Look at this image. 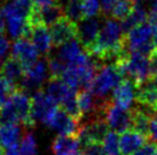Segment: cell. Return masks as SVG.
I'll return each instance as SVG.
<instances>
[{
    "mask_svg": "<svg viewBox=\"0 0 157 155\" xmlns=\"http://www.w3.org/2000/svg\"><path fill=\"white\" fill-rule=\"evenodd\" d=\"M99 1L101 4V7H102V15L105 18H109L113 6L116 5L118 0H99Z\"/></svg>",
    "mask_w": 157,
    "mask_h": 155,
    "instance_id": "34",
    "label": "cell"
},
{
    "mask_svg": "<svg viewBox=\"0 0 157 155\" xmlns=\"http://www.w3.org/2000/svg\"><path fill=\"white\" fill-rule=\"evenodd\" d=\"M154 43H155V48L157 50V31H154Z\"/></svg>",
    "mask_w": 157,
    "mask_h": 155,
    "instance_id": "42",
    "label": "cell"
},
{
    "mask_svg": "<svg viewBox=\"0 0 157 155\" xmlns=\"http://www.w3.org/2000/svg\"><path fill=\"white\" fill-rule=\"evenodd\" d=\"M102 24L103 22L100 16L83 18L82 21L77 23V39L87 54L91 52L99 38Z\"/></svg>",
    "mask_w": 157,
    "mask_h": 155,
    "instance_id": "7",
    "label": "cell"
},
{
    "mask_svg": "<svg viewBox=\"0 0 157 155\" xmlns=\"http://www.w3.org/2000/svg\"><path fill=\"white\" fill-rule=\"evenodd\" d=\"M54 1H55V2H56V4L59 5L60 7H62V8L64 9L67 7V5L69 4L70 0H54Z\"/></svg>",
    "mask_w": 157,
    "mask_h": 155,
    "instance_id": "40",
    "label": "cell"
},
{
    "mask_svg": "<svg viewBox=\"0 0 157 155\" xmlns=\"http://www.w3.org/2000/svg\"><path fill=\"white\" fill-rule=\"evenodd\" d=\"M109 131V127L103 117H92L80 122L77 138L82 142V146L87 142H102Z\"/></svg>",
    "mask_w": 157,
    "mask_h": 155,
    "instance_id": "6",
    "label": "cell"
},
{
    "mask_svg": "<svg viewBox=\"0 0 157 155\" xmlns=\"http://www.w3.org/2000/svg\"><path fill=\"white\" fill-rule=\"evenodd\" d=\"M0 155H5V151H4V148L0 146Z\"/></svg>",
    "mask_w": 157,
    "mask_h": 155,
    "instance_id": "44",
    "label": "cell"
},
{
    "mask_svg": "<svg viewBox=\"0 0 157 155\" xmlns=\"http://www.w3.org/2000/svg\"><path fill=\"white\" fill-rule=\"evenodd\" d=\"M49 79V70H48V60L40 58L35 64L24 70V75L21 81V87L25 91H37L41 90V87L46 85Z\"/></svg>",
    "mask_w": 157,
    "mask_h": 155,
    "instance_id": "3",
    "label": "cell"
},
{
    "mask_svg": "<svg viewBox=\"0 0 157 155\" xmlns=\"http://www.w3.org/2000/svg\"><path fill=\"white\" fill-rule=\"evenodd\" d=\"M149 18V13L146 9L141 6V5H136L135 6L133 13L124 21L121 22V25H122L123 32L124 34H127L131 30H133L136 26L144 24L146 22H148L147 20Z\"/></svg>",
    "mask_w": 157,
    "mask_h": 155,
    "instance_id": "23",
    "label": "cell"
},
{
    "mask_svg": "<svg viewBox=\"0 0 157 155\" xmlns=\"http://www.w3.org/2000/svg\"><path fill=\"white\" fill-rule=\"evenodd\" d=\"M125 45L131 52H139L150 57L156 52L154 43V29L149 22L134 27L125 34Z\"/></svg>",
    "mask_w": 157,
    "mask_h": 155,
    "instance_id": "1",
    "label": "cell"
},
{
    "mask_svg": "<svg viewBox=\"0 0 157 155\" xmlns=\"http://www.w3.org/2000/svg\"><path fill=\"white\" fill-rule=\"evenodd\" d=\"M22 130L18 124H0V146L2 148L18 146Z\"/></svg>",
    "mask_w": 157,
    "mask_h": 155,
    "instance_id": "22",
    "label": "cell"
},
{
    "mask_svg": "<svg viewBox=\"0 0 157 155\" xmlns=\"http://www.w3.org/2000/svg\"><path fill=\"white\" fill-rule=\"evenodd\" d=\"M135 6L136 5L133 2V0H118L111 10L110 18L121 22L124 21L133 13Z\"/></svg>",
    "mask_w": 157,
    "mask_h": 155,
    "instance_id": "24",
    "label": "cell"
},
{
    "mask_svg": "<svg viewBox=\"0 0 157 155\" xmlns=\"http://www.w3.org/2000/svg\"><path fill=\"white\" fill-rule=\"evenodd\" d=\"M9 48H10V43L9 40L4 34H0V65L2 64L1 62L5 60L7 57V54L9 52Z\"/></svg>",
    "mask_w": 157,
    "mask_h": 155,
    "instance_id": "33",
    "label": "cell"
},
{
    "mask_svg": "<svg viewBox=\"0 0 157 155\" xmlns=\"http://www.w3.org/2000/svg\"><path fill=\"white\" fill-rule=\"evenodd\" d=\"M39 50L31 42L30 39L23 38L14 41L10 56L20 60L21 64L24 66V70L28 69L32 64H35L37 60H39Z\"/></svg>",
    "mask_w": 157,
    "mask_h": 155,
    "instance_id": "10",
    "label": "cell"
},
{
    "mask_svg": "<svg viewBox=\"0 0 157 155\" xmlns=\"http://www.w3.org/2000/svg\"><path fill=\"white\" fill-rule=\"evenodd\" d=\"M16 88H14L12 85H9L8 82L5 80L4 78L0 77V108L6 104V102L8 100L12 92Z\"/></svg>",
    "mask_w": 157,
    "mask_h": 155,
    "instance_id": "32",
    "label": "cell"
},
{
    "mask_svg": "<svg viewBox=\"0 0 157 155\" xmlns=\"http://www.w3.org/2000/svg\"><path fill=\"white\" fill-rule=\"evenodd\" d=\"M49 30L54 47L60 48L70 40L77 38V24L69 21L66 16L54 24Z\"/></svg>",
    "mask_w": 157,
    "mask_h": 155,
    "instance_id": "12",
    "label": "cell"
},
{
    "mask_svg": "<svg viewBox=\"0 0 157 155\" xmlns=\"http://www.w3.org/2000/svg\"><path fill=\"white\" fill-rule=\"evenodd\" d=\"M150 138L153 142H157V117H153L150 123Z\"/></svg>",
    "mask_w": 157,
    "mask_h": 155,
    "instance_id": "36",
    "label": "cell"
},
{
    "mask_svg": "<svg viewBox=\"0 0 157 155\" xmlns=\"http://www.w3.org/2000/svg\"><path fill=\"white\" fill-rule=\"evenodd\" d=\"M5 20L9 18H30L31 14L35 9V0H9L1 7Z\"/></svg>",
    "mask_w": 157,
    "mask_h": 155,
    "instance_id": "14",
    "label": "cell"
},
{
    "mask_svg": "<svg viewBox=\"0 0 157 155\" xmlns=\"http://www.w3.org/2000/svg\"><path fill=\"white\" fill-rule=\"evenodd\" d=\"M150 59H151L154 64V79L157 82V50L150 56Z\"/></svg>",
    "mask_w": 157,
    "mask_h": 155,
    "instance_id": "37",
    "label": "cell"
},
{
    "mask_svg": "<svg viewBox=\"0 0 157 155\" xmlns=\"http://www.w3.org/2000/svg\"><path fill=\"white\" fill-rule=\"evenodd\" d=\"M136 98V83L131 79L124 78L123 81L113 91L111 100L125 110H131Z\"/></svg>",
    "mask_w": 157,
    "mask_h": 155,
    "instance_id": "11",
    "label": "cell"
},
{
    "mask_svg": "<svg viewBox=\"0 0 157 155\" xmlns=\"http://www.w3.org/2000/svg\"><path fill=\"white\" fill-rule=\"evenodd\" d=\"M61 108L69 114L71 117H74L75 120H77L80 123V121L83 119L82 112L79 110L78 100H77V94H75V91H72L68 97H67L61 104H60Z\"/></svg>",
    "mask_w": 157,
    "mask_h": 155,
    "instance_id": "25",
    "label": "cell"
},
{
    "mask_svg": "<svg viewBox=\"0 0 157 155\" xmlns=\"http://www.w3.org/2000/svg\"><path fill=\"white\" fill-rule=\"evenodd\" d=\"M20 152H21V155H37L38 142L32 132L24 134L20 144Z\"/></svg>",
    "mask_w": 157,
    "mask_h": 155,
    "instance_id": "27",
    "label": "cell"
},
{
    "mask_svg": "<svg viewBox=\"0 0 157 155\" xmlns=\"http://www.w3.org/2000/svg\"><path fill=\"white\" fill-rule=\"evenodd\" d=\"M46 125L49 129L57 131L59 135L66 136H77L80 128V123L78 121L71 117L62 108H57V111L49 119Z\"/></svg>",
    "mask_w": 157,
    "mask_h": 155,
    "instance_id": "9",
    "label": "cell"
},
{
    "mask_svg": "<svg viewBox=\"0 0 157 155\" xmlns=\"http://www.w3.org/2000/svg\"><path fill=\"white\" fill-rule=\"evenodd\" d=\"M136 103L155 112L157 110V82L155 79L136 86Z\"/></svg>",
    "mask_w": 157,
    "mask_h": 155,
    "instance_id": "15",
    "label": "cell"
},
{
    "mask_svg": "<svg viewBox=\"0 0 157 155\" xmlns=\"http://www.w3.org/2000/svg\"><path fill=\"white\" fill-rule=\"evenodd\" d=\"M0 69H1V65H0Z\"/></svg>",
    "mask_w": 157,
    "mask_h": 155,
    "instance_id": "46",
    "label": "cell"
},
{
    "mask_svg": "<svg viewBox=\"0 0 157 155\" xmlns=\"http://www.w3.org/2000/svg\"><path fill=\"white\" fill-rule=\"evenodd\" d=\"M103 148L107 155H122L121 154V147H119V136L117 132L110 130L108 135L102 142Z\"/></svg>",
    "mask_w": 157,
    "mask_h": 155,
    "instance_id": "28",
    "label": "cell"
},
{
    "mask_svg": "<svg viewBox=\"0 0 157 155\" xmlns=\"http://www.w3.org/2000/svg\"><path fill=\"white\" fill-rule=\"evenodd\" d=\"M103 119L107 122L109 129L115 132H124L132 127L131 110L122 108L113 103L111 98L105 103L103 107Z\"/></svg>",
    "mask_w": 157,
    "mask_h": 155,
    "instance_id": "5",
    "label": "cell"
},
{
    "mask_svg": "<svg viewBox=\"0 0 157 155\" xmlns=\"http://www.w3.org/2000/svg\"><path fill=\"white\" fill-rule=\"evenodd\" d=\"M64 16L69 21L78 23L84 18L83 15V0H70L64 8Z\"/></svg>",
    "mask_w": 157,
    "mask_h": 155,
    "instance_id": "26",
    "label": "cell"
},
{
    "mask_svg": "<svg viewBox=\"0 0 157 155\" xmlns=\"http://www.w3.org/2000/svg\"><path fill=\"white\" fill-rule=\"evenodd\" d=\"M6 103L12 108L13 113L17 119L18 123H22L25 128L35 127V123L31 120V108H32V99L25 90L22 88H16L12 92L10 97Z\"/></svg>",
    "mask_w": 157,
    "mask_h": 155,
    "instance_id": "4",
    "label": "cell"
},
{
    "mask_svg": "<svg viewBox=\"0 0 157 155\" xmlns=\"http://www.w3.org/2000/svg\"><path fill=\"white\" fill-rule=\"evenodd\" d=\"M32 99V108H31V120L33 123L41 122L46 124L49 119L54 115V113L57 111V104L49 98L46 92L39 90L33 92L31 97Z\"/></svg>",
    "mask_w": 157,
    "mask_h": 155,
    "instance_id": "8",
    "label": "cell"
},
{
    "mask_svg": "<svg viewBox=\"0 0 157 155\" xmlns=\"http://www.w3.org/2000/svg\"><path fill=\"white\" fill-rule=\"evenodd\" d=\"M150 12H153V13L157 14V1H155L153 5H151V10Z\"/></svg>",
    "mask_w": 157,
    "mask_h": 155,
    "instance_id": "41",
    "label": "cell"
},
{
    "mask_svg": "<svg viewBox=\"0 0 157 155\" xmlns=\"http://www.w3.org/2000/svg\"><path fill=\"white\" fill-rule=\"evenodd\" d=\"M153 155H157V150H156V152H155V153H154Z\"/></svg>",
    "mask_w": 157,
    "mask_h": 155,
    "instance_id": "45",
    "label": "cell"
},
{
    "mask_svg": "<svg viewBox=\"0 0 157 155\" xmlns=\"http://www.w3.org/2000/svg\"><path fill=\"white\" fill-rule=\"evenodd\" d=\"M85 52L83 46L80 45V42L78 41V39H72L70 40L69 42L64 43L63 46L59 48L57 50L56 56L67 65H72L75 64L77 60L83 56V54Z\"/></svg>",
    "mask_w": 157,
    "mask_h": 155,
    "instance_id": "20",
    "label": "cell"
},
{
    "mask_svg": "<svg viewBox=\"0 0 157 155\" xmlns=\"http://www.w3.org/2000/svg\"><path fill=\"white\" fill-rule=\"evenodd\" d=\"M155 1H157V0H155Z\"/></svg>",
    "mask_w": 157,
    "mask_h": 155,
    "instance_id": "47",
    "label": "cell"
},
{
    "mask_svg": "<svg viewBox=\"0 0 157 155\" xmlns=\"http://www.w3.org/2000/svg\"><path fill=\"white\" fill-rule=\"evenodd\" d=\"M29 39L39 50L40 54L49 56L53 49V40L51 35V30L44 24L36 23L30 24V37Z\"/></svg>",
    "mask_w": 157,
    "mask_h": 155,
    "instance_id": "13",
    "label": "cell"
},
{
    "mask_svg": "<svg viewBox=\"0 0 157 155\" xmlns=\"http://www.w3.org/2000/svg\"><path fill=\"white\" fill-rule=\"evenodd\" d=\"M82 155H107L102 142H87L82 146Z\"/></svg>",
    "mask_w": 157,
    "mask_h": 155,
    "instance_id": "31",
    "label": "cell"
},
{
    "mask_svg": "<svg viewBox=\"0 0 157 155\" xmlns=\"http://www.w3.org/2000/svg\"><path fill=\"white\" fill-rule=\"evenodd\" d=\"M148 138L134 129H128L119 135V147L122 155H132L147 144Z\"/></svg>",
    "mask_w": 157,
    "mask_h": 155,
    "instance_id": "17",
    "label": "cell"
},
{
    "mask_svg": "<svg viewBox=\"0 0 157 155\" xmlns=\"http://www.w3.org/2000/svg\"><path fill=\"white\" fill-rule=\"evenodd\" d=\"M144 0H133V2H134L135 5H140L141 2H144Z\"/></svg>",
    "mask_w": 157,
    "mask_h": 155,
    "instance_id": "43",
    "label": "cell"
},
{
    "mask_svg": "<svg viewBox=\"0 0 157 155\" xmlns=\"http://www.w3.org/2000/svg\"><path fill=\"white\" fill-rule=\"evenodd\" d=\"M122 72L116 65H103L98 71L90 90L100 99H108L107 96L123 81Z\"/></svg>",
    "mask_w": 157,
    "mask_h": 155,
    "instance_id": "2",
    "label": "cell"
},
{
    "mask_svg": "<svg viewBox=\"0 0 157 155\" xmlns=\"http://www.w3.org/2000/svg\"><path fill=\"white\" fill-rule=\"evenodd\" d=\"M102 14V7L99 0H83L84 18L99 17Z\"/></svg>",
    "mask_w": 157,
    "mask_h": 155,
    "instance_id": "30",
    "label": "cell"
},
{
    "mask_svg": "<svg viewBox=\"0 0 157 155\" xmlns=\"http://www.w3.org/2000/svg\"><path fill=\"white\" fill-rule=\"evenodd\" d=\"M5 25H6V20L4 17V14L0 9V34H2L5 31Z\"/></svg>",
    "mask_w": 157,
    "mask_h": 155,
    "instance_id": "39",
    "label": "cell"
},
{
    "mask_svg": "<svg viewBox=\"0 0 157 155\" xmlns=\"http://www.w3.org/2000/svg\"><path fill=\"white\" fill-rule=\"evenodd\" d=\"M132 127L144 137L150 138V123L153 120L154 112L138 104V106L131 108Z\"/></svg>",
    "mask_w": 157,
    "mask_h": 155,
    "instance_id": "19",
    "label": "cell"
},
{
    "mask_svg": "<svg viewBox=\"0 0 157 155\" xmlns=\"http://www.w3.org/2000/svg\"><path fill=\"white\" fill-rule=\"evenodd\" d=\"M5 155H21L20 146H15V147L7 148V150L5 151Z\"/></svg>",
    "mask_w": 157,
    "mask_h": 155,
    "instance_id": "38",
    "label": "cell"
},
{
    "mask_svg": "<svg viewBox=\"0 0 157 155\" xmlns=\"http://www.w3.org/2000/svg\"><path fill=\"white\" fill-rule=\"evenodd\" d=\"M51 148L54 155H82V142L77 136L57 135Z\"/></svg>",
    "mask_w": 157,
    "mask_h": 155,
    "instance_id": "16",
    "label": "cell"
},
{
    "mask_svg": "<svg viewBox=\"0 0 157 155\" xmlns=\"http://www.w3.org/2000/svg\"><path fill=\"white\" fill-rule=\"evenodd\" d=\"M0 75L14 88H18L17 83H21L24 75V66L21 64L20 60L14 58L13 56H9L1 64Z\"/></svg>",
    "mask_w": 157,
    "mask_h": 155,
    "instance_id": "18",
    "label": "cell"
},
{
    "mask_svg": "<svg viewBox=\"0 0 157 155\" xmlns=\"http://www.w3.org/2000/svg\"><path fill=\"white\" fill-rule=\"evenodd\" d=\"M48 60V70H49V77L54 79H61L64 71L67 70V65L62 62L56 55H49L47 56Z\"/></svg>",
    "mask_w": 157,
    "mask_h": 155,
    "instance_id": "29",
    "label": "cell"
},
{
    "mask_svg": "<svg viewBox=\"0 0 157 155\" xmlns=\"http://www.w3.org/2000/svg\"><path fill=\"white\" fill-rule=\"evenodd\" d=\"M44 91L49 98H52L57 105H60L75 90L70 89L69 87L62 81V79L49 78L48 81L46 82V85H45Z\"/></svg>",
    "mask_w": 157,
    "mask_h": 155,
    "instance_id": "21",
    "label": "cell"
},
{
    "mask_svg": "<svg viewBox=\"0 0 157 155\" xmlns=\"http://www.w3.org/2000/svg\"><path fill=\"white\" fill-rule=\"evenodd\" d=\"M157 150V142H149L144 145L142 148H140L138 152H135L132 155H153Z\"/></svg>",
    "mask_w": 157,
    "mask_h": 155,
    "instance_id": "35",
    "label": "cell"
}]
</instances>
